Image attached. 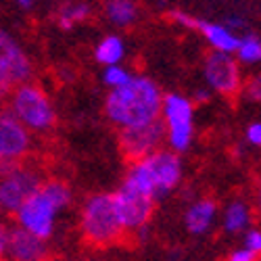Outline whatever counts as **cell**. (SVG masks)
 <instances>
[{"label": "cell", "instance_id": "cell-18", "mask_svg": "<svg viewBox=\"0 0 261 261\" xmlns=\"http://www.w3.org/2000/svg\"><path fill=\"white\" fill-rule=\"evenodd\" d=\"M251 220L249 209L245 203H232L226 211V230L228 232H241L243 228H247Z\"/></svg>", "mask_w": 261, "mask_h": 261}, {"label": "cell", "instance_id": "cell-5", "mask_svg": "<svg viewBox=\"0 0 261 261\" xmlns=\"http://www.w3.org/2000/svg\"><path fill=\"white\" fill-rule=\"evenodd\" d=\"M44 182L42 171L32 165V157L17 163L9 173L0 178V209L7 213H15L32 192Z\"/></svg>", "mask_w": 261, "mask_h": 261}, {"label": "cell", "instance_id": "cell-14", "mask_svg": "<svg viewBox=\"0 0 261 261\" xmlns=\"http://www.w3.org/2000/svg\"><path fill=\"white\" fill-rule=\"evenodd\" d=\"M192 28L201 30V34L211 42V46L217 53H234L238 48V42H241L230 30H226L222 25H213V23H205V21H197V19H194Z\"/></svg>", "mask_w": 261, "mask_h": 261}, {"label": "cell", "instance_id": "cell-1", "mask_svg": "<svg viewBox=\"0 0 261 261\" xmlns=\"http://www.w3.org/2000/svg\"><path fill=\"white\" fill-rule=\"evenodd\" d=\"M161 92L146 77H129L125 84L113 88L107 98V115L115 125L136 127L159 119Z\"/></svg>", "mask_w": 261, "mask_h": 261}, {"label": "cell", "instance_id": "cell-9", "mask_svg": "<svg viewBox=\"0 0 261 261\" xmlns=\"http://www.w3.org/2000/svg\"><path fill=\"white\" fill-rule=\"evenodd\" d=\"M32 77V63L28 55L21 50L17 42L0 30V82L9 88H17Z\"/></svg>", "mask_w": 261, "mask_h": 261}, {"label": "cell", "instance_id": "cell-13", "mask_svg": "<svg viewBox=\"0 0 261 261\" xmlns=\"http://www.w3.org/2000/svg\"><path fill=\"white\" fill-rule=\"evenodd\" d=\"M150 171V178L155 182V190H157V197L167 190H171L180 182V159L167 153V150H155L153 155H148L142 159Z\"/></svg>", "mask_w": 261, "mask_h": 261}, {"label": "cell", "instance_id": "cell-23", "mask_svg": "<svg viewBox=\"0 0 261 261\" xmlns=\"http://www.w3.org/2000/svg\"><path fill=\"white\" fill-rule=\"evenodd\" d=\"M226 261H259V255L243 249V251H234Z\"/></svg>", "mask_w": 261, "mask_h": 261}, {"label": "cell", "instance_id": "cell-7", "mask_svg": "<svg viewBox=\"0 0 261 261\" xmlns=\"http://www.w3.org/2000/svg\"><path fill=\"white\" fill-rule=\"evenodd\" d=\"M163 125L169 136V144L176 150H184L192 138V107L178 94H167L161 100Z\"/></svg>", "mask_w": 261, "mask_h": 261}, {"label": "cell", "instance_id": "cell-6", "mask_svg": "<svg viewBox=\"0 0 261 261\" xmlns=\"http://www.w3.org/2000/svg\"><path fill=\"white\" fill-rule=\"evenodd\" d=\"M165 138V125L161 119H155L144 125L119 129V148L129 163H136L159 150Z\"/></svg>", "mask_w": 261, "mask_h": 261}, {"label": "cell", "instance_id": "cell-17", "mask_svg": "<svg viewBox=\"0 0 261 261\" xmlns=\"http://www.w3.org/2000/svg\"><path fill=\"white\" fill-rule=\"evenodd\" d=\"M121 57H123V42L117 36L105 38L96 46V61L102 65H117Z\"/></svg>", "mask_w": 261, "mask_h": 261}, {"label": "cell", "instance_id": "cell-12", "mask_svg": "<svg viewBox=\"0 0 261 261\" xmlns=\"http://www.w3.org/2000/svg\"><path fill=\"white\" fill-rule=\"evenodd\" d=\"M5 255L9 257V261H46L48 247L42 238L17 226V228H11L7 234Z\"/></svg>", "mask_w": 261, "mask_h": 261}, {"label": "cell", "instance_id": "cell-11", "mask_svg": "<svg viewBox=\"0 0 261 261\" xmlns=\"http://www.w3.org/2000/svg\"><path fill=\"white\" fill-rule=\"evenodd\" d=\"M205 75L213 88L226 98H236L241 90V71L228 53H209L205 57Z\"/></svg>", "mask_w": 261, "mask_h": 261}, {"label": "cell", "instance_id": "cell-10", "mask_svg": "<svg viewBox=\"0 0 261 261\" xmlns=\"http://www.w3.org/2000/svg\"><path fill=\"white\" fill-rule=\"evenodd\" d=\"M32 155V134L13 115L0 113V163H17Z\"/></svg>", "mask_w": 261, "mask_h": 261}, {"label": "cell", "instance_id": "cell-8", "mask_svg": "<svg viewBox=\"0 0 261 261\" xmlns=\"http://www.w3.org/2000/svg\"><path fill=\"white\" fill-rule=\"evenodd\" d=\"M113 203L117 209V215L125 228V232H136L140 228H144L153 215V207H155V199L142 194L129 186H121L119 192L113 194Z\"/></svg>", "mask_w": 261, "mask_h": 261}, {"label": "cell", "instance_id": "cell-19", "mask_svg": "<svg viewBox=\"0 0 261 261\" xmlns=\"http://www.w3.org/2000/svg\"><path fill=\"white\" fill-rule=\"evenodd\" d=\"M88 15H90V9L86 5H67L59 11L57 17H59L61 28H71L73 23H77V21H84Z\"/></svg>", "mask_w": 261, "mask_h": 261}, {"label": "cell", "instance_id": "cell-26", "mask_svg": "<svg viewBox=\"0 0 261 261\" xmlns=\"http://www.w3.org/2000/svg\"><path fill=\"white\" fill-rule=\"evenodd\" d=\"M13 88H9V86H5L3 82H0V105H5L9 100V94H11Z\"/></svg>", "mask_w": 261, "mask_h": 261}, {"label": "cell", "instance_id": "cell-22", "mask_svg": "<svg viewBox=\"0 0 261 261\" xmlns=\"http://www.w3.org/2000/svg\"><path fill=\"white\" fill-rule=\"evenodd\" d=\"M245 249L247 251H251V253H257L259 255V251H261V234L257 232V230H251L249 234H247V241H245Z\"/></svg>", "mask_w": 261, "mask_h": 261}, {"label": "cell", "instance_id": "cell-4", "mask_svg": "<svg viewBox=\"0 0 261 261\" xmlns=\"http://www.w3.org/2000/svg\"><path fill=\"white\" fill-rule=\"evenodd\" d=\"M9 102H11L13 117L28 132L46 134L57 123V115L50 105V98L38 84H32V82L19 84L17 88L11 90Z\"/></svg>", "mask_w": 261, "mask_h": 261}, {"label": "cell", "instance_id": "cell-21", "mask_svg": "<svg viewBox=\"0 0 261 261\" xmlns=\"http://www.w3.org/2000/svg\"><path fill=\"white\" fill-rule=\"evenodd\" d=\"M127 80H129L127 71H123L121 67H113V65H109V69H107V73H105V82H107V84H111L113 88H117V86L125 84Z\"/></svg>", "mask_w": 261, "mask_h": 261}, {"label": "cell", "instance_id": "cell-25", "mask_svg": "<svg viewBox=\"0 0 261 261\" xmlns=\"http://www.w3.org/2000/svg\"><path fill=\"white\" fill-rule=\"evenodd\" d=\"M7 234H9V228L0 222V259L5 257V249H7Z\"/></svg>", "mask_w": 261, "mask_h": 261}, {"label": "cell", "instance_id": "cell-15", "mask_svg": "<svg viewBox=\"0 0 261 261\" xmlns=\"http://www.w3.org/2000/svg\"><path fill=\"white\" fill-rule=\"evenodd\" d=\"M213 215H215V203L213 201H199L186 213V228L192 234H203L211 226Z\"/></svg>", "mask_w": 261, "mask_h": 261}, {"label": "cell", "instance_id": "cell-24", "mask_svg": "<svg viewBox=\"0 0 261 261\" xmlns=\"http://www.w3.org/2000/svg\"><path fill=\"white\" fill-rule=\"evenodd\" d=\"M247 138H249L253 144H259V142H261V125H259V123L249 125V129H247Z\"/></svg>", "mask_w": 261, "mask_h": 261}, {"label": "cell", "instance_id": "cell-20", "mask_svg": "<svg viewBox=\"0 0 261 261\" xmlns=\"http://www.w3.org/2000/svg\"><path fill=\"white\" fill-rule=\"evenodd\" d=\"M238 55H241V59L245 63H255L259 61L261 57V44H259V38L257 36H249L245 38L243 42H238Z\"/></svg>", "mask_w": 261, "mask_h": 261}, {"label": "cell", "instance_id": "cell-2", "mask_svg": "<svg viewBox=\"0 0 261 261\" xmlns=\"http://www.w3.org/2000/svg\"><path fill=\"white\" fill-rule=\"evenodd\" d=\"M71 201L69 184L63 180H44L36 192L21 203L15 211L19 226L32 232L34 236L46 241L55 230V217L57 213Z\"/></svg>", "mask_w": 261, "mask_h": 261}, {"label": "cell", "instance_id": "cell-3", "mask_svg": "<svg viewBox=\"0 0 261 261\" xmlns=\"http://www.w3.org/2000/svg\"><path fill=\"white\" fill-rule=\"evenodd\" d=\"M80 226L84 241L90 247H111L127 234L117 215L113 194H94L86 201Z\"/></svg>", "mask_w": 261, "mask_h": 261}, {"label": "cell", "instance_id": "cell-27", "mask_svg": "<svg viewBox=\"0 0 261 261\" xmlns=\"http://www.w3.org/2000/svg\"><path fill=\"white\" fill-rule=\"evenodd\" d=\"M17 3H19V5H23V7H30V5H32V0H17Z\"/></svg>", "mask_w": 261, "mask_h": 261}, {"label": "cell", "instance_id": "cell-16", "mask_svg": "<svg viewBox=\"0 0 261 261\" xmlns=\"http://www.w3.org/2000/svg\"><path fill=\"white\" fill-rule=\"evenodd\" d=\"M107 13L117 25H129L138 17V7L134 0H109Z\"/></svg>", "mask_w": 261, "mask_h": 261}]
</instances>
